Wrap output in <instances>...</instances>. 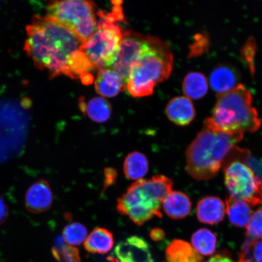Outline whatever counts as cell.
Listing matches in <instances>:
<instances>
[{"instance_id":"obj_1","label":"cell","mask_w":262,"mask_h":262,"mask_svg":"<svg viewBox=\"0 0 262 262\" xmlns=\"http://www.w3.org/2000/svg\"><path fill=\"white\" fill-rule=\"evenodd\" d=\"M26 34L25 51L35 68L51 78L64 75L74 79L82 54V42L76 36L47 16L37 15Z\"/></svg>"},{"instance_id":"obj_2","label":"cell","mask_w":262,"mask_h":262,"mask_svg":"<svg viewBox=\"0 0 262 262\" xmlns=\"http://www.w3.org/2000/svg\"><path fill=\"white\" fill-rule=\"evenodd\" d=\"M243 134H229L204 124L186 150V171L193 179L209 180L217 175Z\"/></svg>"},{"instance_id":"obj_3","label":"cell","mask_w":262,"mask_h":262,"mask_svg":"<svg viewBox=\"0 0 262 262\" xmlns=\"http://www.w3.org/2000/svg\"><path fill=\"white\" fill-rule=\"evenodd\" d=\"M173 55L166 42L151 35L131 65L126 88L134 97L149 96L157 84L168 79L173 69Z\"/></svg>"},{"instance_id":"obj_4","label":"cell","mask_w":262,"mask_h":262,"mask_svg":"<svg viewBox=\"0 0 262 262\" xmlns=\"http://www.w3.org/2000/svg\"><path fill=\"white\" fill-rule=\"evenodd\" d=\"M204 124L223 133L244 135L257 131L261 123L253 105L250 91L240 84L227 93L218 94L212 116Z\"/></svg>"},{"instance_id":"obj_5","label":"cell","mask_w":262,"mask_h":262,"mask_svg":"<svg viewBox=\"0 0 262 262\" xmlns=\"http://www.w3.org/2000/svg\"><path fill=\"white\" fill-rule=\"evenodd\" d=\"M172 180L162 175L138 180L118 199L117 210L139 226L155 217H162V204L172 192Z\"/></svg>"},{"instance_id":"obj_6","label":"cell","mask_w":262,"mask_h":262,"mask_svg":"<svg viewBox=\"0 0 262 262\" xmlns=\"http://www.w3.org/2000/svg\"><path fill=\"white\" fill-rule=\"evenodd\" d=\"M113 11L97 12L99 21L96 32L82 42L81 50L95 69L112 67L122 41L124 30L119 25L124 19L121 2H113Z\"/></svg>"},{"instance_id":"obj_7","label":"cell","mask_w":262,"mask_h":262,"mask_svg":"<svg viewBox=\"0 0 262 262\" xmlns=\"http://www.w3.org/2000/svg\"><path fill=\"white\" fill-rule=\"evenodd\" d=\"M48 18L63 26L84 42L96 32L97 21L94 3L84 0L52 1L47 7Z\"/></svg>"},{"instance_id":"obj_8","label":"cell","mask_w":262,"mask_h":262,"mask_svg":"<svg viewBox=\"0 0 262 262\" xmlns=\"http://www.w3.org/2000/svg\"><path fill=\"white\" fill-rule=\"evenodd\" d=\"M245 159H235L223 166L226 187L230 196L247 202L251 206L262 204V180Z\"/></svg>"},{"instance_id":"obj_9","label":"cell","mask_w":262,"mask_h":262,"mask_svg":"<svg viewBox=\"0 0 262 262\" xmlns=\"http://www.w3.org/2000/svg\"><path fill=\"white\" fill-rule=\"evenodd\" d=\"M148 35L139 34L130 30H124L112 69L123 78L126 86L131 65L139 56L146 44Z\"/></svg>"},{"instance_id":"obj_10","label":"cell","mask_w":262,"mask_h":262,"mask_svg":"<svg viewBox=\"0 0 262 262\" xmlns=\"http://www.w3.org/2000/svg\"><path fill=\"white\" fill-rule=\"evenodd\" d=\"M119 262H153L149 245L142 237L134 235L120 242L114 250Z\"/></svg>"},{"instance_id":"obj_11","label":"cell","mask_w":262,"mask_h":262,"mask_svg":"<svg viewBox=\"0 0 262 262\" xmlns=\"http://www.w3.org/2000/svg\"><path fill=\"white\" fill-rule=\"evenodd\" d=\"M53 193L45 180H38L26 192L25 207L32 214H41L49 210L53 203Z\"/></svg>"},{"instance_id":"obj_12","label":"cell","mask_w":262,"mask_h":262,"mask_svg":"<svg viewBox=\"0 0 262 262\" xmlns=\"http://www.w3.org/2000/svg\"><path fill=\"white\" fill-rule=\"evenodd\" d=\"M225 214L226 205L217 196H205L200 200L196 205V217L202 224H218L224 220Z\"/></svg>"},{"instance_id":"obj_13","label":"cell","mask_w":262,"mask_h":262,"mask_svg":"<svg viewBox=\"0 0 262 262\" xmlns=\"http://www.w3.org/2000/svg\"><path fill=\"white\" fill-rule=\"evenodd\" d=\"M238 71L229 64L215 67L209 75V83L212 89L218 94H224L234 89L240 81Z\"/></svg>"},{"instance_id":"obj_14","label":"cell","mask_w":262,"mask_h":262,"mask_svg":"<svg viewBox=\"0 0 262 262\" xmlns=\"http://www.w3.org/2000/svg\"><path fill=\"white\" fill-rule=\"evenodd\" d=\"M166 114L172 123L185 126L194 120L195 110L191 99L185 96L177 97L167 104Z\"/></svg>"},{"instance_id":"obj_15","label":"cell","mask_w":262,"mask_h":262,"mask_svg":"<svg viewBox=\"0 0 262 262\" xmlns=\"http://www.w3.org/2000/svg\"><path fill=\"white\" fill-rule=\"evenodd\" d=\"M125 88L123 78L113 69L104 68L98 71L95 89L100 96L114 97Z\"/></svg>"},{"instance_id":"obj_16","label":"cell","mask_w":262,"mask_h":262,"mask_svg":"<svg viewBox=\"0 0 262 262\" xmlns=\"http://www.w3.org/2000/svg\"><path fill=\"white\" fill-rule=\"evenodd\" d=\"M164 211L169 217L180 220L191 213L192 203L189 196L181 191H172L162 203Z\"/></svg>"},{"instance_id":"obj_17","label":"cell","mask_w":262,"mask_h":262,"mask_svg":"<svg viewBox=\"0 0 262 262\" xmlns=\"http://www.w3.org/2000/svg\"><path fill=\"white\" fill-rule=\"evenodd\" d=\"M167 262H204V258L187 242L174 240L166 250Z\"/></svg>"},{"instance_id":"obj_18","label":"cell","mask_w":262,"mask_h":262,"mask_svg":"<svg viewBox=\"0 0 262 262\" xmlns=\"http://www.w3.org/2000/svg\"><path fill=\"white\" fill-rule=\"evenodd\" d=\"M225 205L226 212L231 224L239 228L247 227L253 214L251 205L230 195L226 200Z\"/></svg>"},{"instance_id":"obj_19","label":"cell","mask_w":262,"mask_h":262,"mask_svg":"<svg viewBox=\"0 0 262 262\" xmlns=\"http://www.w3.org/2000/svg\"><path fill=\"white\" fill-rule=\"evenodd\" d=\"M114 244L112 232L103 228H96L84 242V248L91 253L106 254Z\"/></svg>"},{"instance_id":"obj_20","label":"cell","mask_w":262,"mask_h":262,"mask_svg":"<svg viewBox=\"0 0 262 262\" xmlns=\"http://www.w3.org/2000/svg\"><path fill=\"white\" fill-rule=\"evenodd\" d=\"M149 170V162L146 157L139 151L130 152L123 164V171L127 179L142 180Z\"/></svg>"},{"instance_id":"obj_21","label":"cell","mask_w":262,"mask_h":262,"mask_svg":"<svg viewBox=\"0 0 262 262\" xmlns=\"http://www.w3.org/2000/svg\"><path fill=\"white\" fill-rule=\"evenodd\" d=\"M80 107L90 119L97 123L106 122L112 112L110 103L101 97L92 98L88 103L81 101Z\"/></svg>"},{"instance_id":"obj_22","label":"cell","mask_w":262,"mask_h":262,"mask_svg":"<svg viewBox=\"0 0 262 262\" xmlns=\"http://www.w3.org/2000/svg\"><path fill=\"white\" fill-rule=\"evenodd\" d=\"M208 88V81L205 75L196 72L186 75L182 84L183 93L189 99L198 100L205 97Z\"/></svg>"},{"instance_id":"obj_23","label":"cell","mask_w":262,"mask_h":262,"mask_svg":"<svg viewBox=\"0 0 262 262\" xmlns=\"http://www.w3.org/2000/svg\"><path fill=\"white\" fill-rule=\"evenodd\" d=\"M217 239L214 232L206 228L200 229L191 237L192 247L201 255L209 256L215 253Z\"/></svg>"},{"instance_id":"obj_24","label":"cell","mask_w":262,"mask_h":262,"mask_svg":"<svg viewBox=\"0 0 262 262\" xmlns=\"http://www.w3.org/2000/svg\"><path fill=\"white\" fill-rule=\"evenodd\" d=\"M52 253L58 262H80L78 249L66 243L63 238L60 237L55 242Z\"/></svg>"},{"instance_id":"obj_25","label":"cell","mask_w":262,"mask_h":262,"mask_svg":"<svg viewBox=\"0 0 262 262\" xmlns=\"http://www.w3.org/2000/svg\"><path fill=\"white\" fill-rule=\"evenodd\" d=\"M238 262H262V240L248 237L239 254Z\"/></svg>"},{"instance_id":"obj_26","label":"cell","mask_w":262,"mask_h":262,"mask_svg":"<svg viewBox=\"0 0 262 262\" xmlns=\"http://www.w3.org/2000/svg\"><path fill=\"white\" fill-rule=\"evenodd\" d=\"M86 227L80 223L74 222L66 226L63 229V239L66 243L71 246L80 245L86 239Z\"/></svg>"},{"instance_id":"obj_27","label":"cell","mask_w":262,"mask_h":262,"mask_svg":"<svg viewBox=\"0 0 262 262\" xmlns=\"http://www.w3.org/2000/svg\"><path fill=\"white\" fill-rule=\"evenodd\" d=\"M257 51V42L253 37L248 39L241 50L240 56L241 60L247 66L252 76H253L255 73V57Z\"/></svg>"},{"instance_id":"obj_28","label":"cell","mask_w":262,"mask_h":262,"mask_svg":"<svg viewBox=\"0 0 262 262\" xmlns=\"http://www.w3.org/2000/svg\"><path fill=\"white\" fill-rule=\"evenodd\" d=\"M248 237L262 240V207L251 215L246 231Z\"/></svg>"},{"instance_id":"obj_29","label":"cell","mask_w":262,"mask_h":262,"mask_svg":"<svg viewBox=\"0 0 262 262\" xmlns=\"http://www.w3.org/2000/svg\"><path fill=\"white\" fill-rule=\"evenodd\" d=\"M210 47V41L207 34H196L194 42L190 47L189 56L198 57L207 52Z\"/></svg>"},{"instance_id":"obj_30","label":"cell","mask_w":262,"mask_h":262,"mask_svg":"<svg viewBox=\"0 0 262 262\" xmlns=\"http://www.w3.org/2000/svg\"><path fill=\"white\" fill-rule=\"evenodd\" d=\"M104 176H105V180H104V188L105 189L109 187L110 186L112 185L116 181L117 176V173L116 169L111 168H107L105 169L104 172Z\"/></svg>"},{"instance_id":"obj_31","label":"cell","mask_w":262,"mask_h":262,"mask_svg":"<svg viewBox=\"0 0 262 262\" xmlns=\"http://www.w3.org/2000/svg\"><path fill=\"white\" fill-rule=\"evenodd\" d=\"M204 262H235L229 256L228 253H219L213 255L209 260Z\"/></svg>"},{"instance_id":"obj_32","label":"cell","mask_w":262,"mask_h":262,"mask_svg":"<svg viewBox=\"0 0 262 262\" xmlns=\"http://www.w3.org/2000/svg\"><path fill=\"white\" fill-rule=\"evenodd\" d=\"M9 214L7 205L3 200L0 198V225L4 223L8 218Z\"/></svg>"},{"instance_id":"obj_33","label":"cell","mask_w":262,"mask_h":262,"mask_svg":"<svg viewBox=\"0 0 262 262\" xmlns=\"http://www.w3.org/2000/svg\"><path fill=\"white\" fill-rule=\"evenodd\" d=\"M165 236V232L161 228H155L150 232V238L156 242L162 241Z\"/></svg>"},{"instance_id":"obj_34","label":"cell","mask_w":262,"mask_h":262,"mask_svg":"<svg viewBox=\"0 0 262 262\" xmlns=\"http://www.w3.org/2000/svg\"><path fill=\"white\" fill-rule=\"evenodd\" d=\"M107 261L108 262H119V261H118L117 258H115L113 256L108 257Z\"/></svg>"}]
</instances>
